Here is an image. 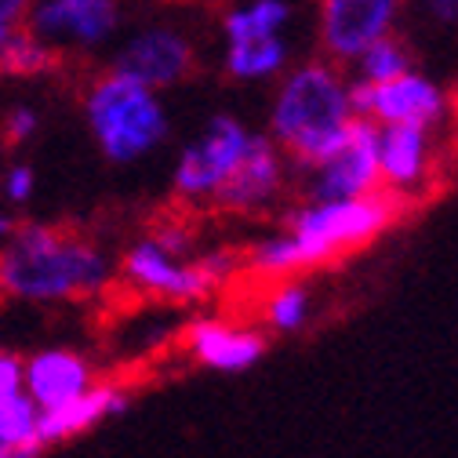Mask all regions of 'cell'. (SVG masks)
<instances>
[{
	"label": "cell",
	"mask_w": 458,
	"mask_h": 458,
	"mask_svg": "<svg viewBox=\"0 0 458 458\" xmlns=\"http://www.w3.org/2000/svg\"><path fill=\"white\" fill-rule=\"evenodd\" d=\"M113 262L84 233L22 222L0 248V299L15 302H88L109 292Z\"/></svg>",
	"instance_id": "obj_1"
},
{
	"label": "cell",
	"mask_w": 458,
	"mask_h": 458,
	"mask_svg": "<svg viewBox=\"0 0 458 458\" xmlns=\"http://www.w3.org/2000/svg\"><path fill=\"white\" fill-rule=\"evenodd\" d=\"M121 22L117 0H33L26 30L51 47H98Z\"/></svg>",
	"instance_id": "obj_11"
},
{
	"label": "cell",
	"mask_w": 458,
	"mask_h": 458,
	"mask_svg": "<svg viewBox=\"0 0 458 458\" xmlns=\"http://www.w3.org/2000/svg\"><path fill=\"white\" fill-rule=\"evenodd\" d=\"M353 66H357V77H353V81H360V84H382V81H393V77H400V73L415 70L411 47L400 40L396 33H386V37H378L375 44H368V47L357 55V59H353Z\"/></svg>",
	"instance_id": "obj_20"
},
{
	"label": "cell",
	"mask_w": 458,
	"mask_h": 458,
	"mask_svg": "<svg viewBox=\"0 0 458 458\" xmlns=\"http://www.w3.org/2000/svg\"><path fill=\"white\" fill-rule=\"evenodd\" d=\"M88 128L113 164H135L167 139V113L153 88L106 70L84 91Z\"/></svg>",
	"instance_id": "obj_4"
},
{
	"label": "cell",
	"mask_w": 458,
	"mask_h": 458,
	"mask_svg": "<svg viewBox=\"0 0 458 458\" xmlns=\"http://www.w3.org/2000/svg\"><path fill=\"white\" fill-rule=\"evenodd\" d=\"M288 22H292L288 0H244V4L229 8L222 15V33H225V44H237V40H259V37L284 33Z\"/></svg>",
	"instance_id": "obj_18"
},
{
	"label": "cell",
	"mask_w": 458,
	"mask_h": 458,
	"mask_svg": "<svg viewBox=\"0 0 458 458\" xmlns=\"http://www.w3.org/2000/svg\"><path fill=\"white\" fill-rule=\"evenodd\" d=\"M37 128H40V121H37V113H33L30 106H15V109H8V117L0 121V135H4L8 146H22V142H30V139L37 135Z\"/></svg>",
	"instance_id": "obj_24"
},
{
	"label": "cell",
	"mask_w": 458,
	"mask_h": 458,
	"mask_svg": "<svg viewBox=\"0 0 458 458\" xmlns=\"http://www.w3.org/2000/svg\"><path fill=\"white\" fill-rule=\"evenodd\" d=\"M400 15H404V0H320L317 37L324 59L338 66L353 63L368 44L396 30Z\"/></svg>",
	"instance_id": "obj_9"
},
{
	"label": "cell",
	"mask_w": 458,
	"mask_h": 458,
	"mask_svg": "<svg viewBox=\"0 0 458 458\" xmlns=\"http://www.w3.org/2000/svg\"><path fill=\"white\" fill-rule=\"evenodd\" d=\"M186 346L204 368L237 375L262 360L266 338L259 331H244V327L222 324V320H197L186 331Z\"/></svg>",
	"instance_id": "obj_16"
},
{
	"label": "cell",
	"mask_w": 458,
	"mask_h": 458,
	"mask_svg": "<svg viewBox=\"0 0 458 458\" xmlns=\"http://www.w3.org/2000/svg\"><path fill=\"white\" fill-rule=\"evenodd\" d=\"M22 393V357L12 350H0V400Z\"/></svg>",
	"instance_id": "obj_26"
},
{
	"label": "cell",
	"mask_w": 458,
	"mask_h": 458,
	"mask_svg": "<svg viewBox=\"0 0 458 458\" xmlns=\"http://www.w3.org/2000/svg\"><path fill=\"white\" fill-rule=\"evenodd\" d=\"M419 8L440 26H458V0H419Z\"/></svg>",
	"instance_id": "obj_27"
},
{
	"label": "cell",
	"mask_w": 458,
	"mask_h": 458,
	"mask_svg": "<svg viewBox=\"0 0 458 458\" xmlns=\"http://www.w3.org/2000/svg\"><path fill=\"white\" fill-rule=\"evenodd\" d=\"M284 190V157H280V146L269 139V135H255L244 160L233 167L211 204L215 208H225V211H259L266 204H273Z\"/></svg>",
	"instance_id": "obj_12"
},
{
	"label": "cell",
	"mask_w": 458,
	"mask_h": 458,
	"mask_svg": "<svg viewBox=\"0 0 458 458\" xmlns=\"http://www.w3.org/2000/svg\"><path fill=\"white\" fill-rule=\"evenodd\" d=\"M353 117L350 81L338 63L310 59L284 73L269 109V139L299 167H317L346 142Z\"/></svg>",
	"instance_id": "obj_3"
},
{
	"label": "cell",
	"mask_w": 458,
	"mask_h": 458,
	"mask_svg": "<svg viewBox=\"0 0 458 458\" xmlns=\"http://www.w3.org/2000/svg\"><path fill=\"white\" fill-rule=\"evenodd\" d=\"M33 0H0V26H22Z\"/></svg>",
	"instance_id": "obj_28"
},
{
	"label": "cell",
	"mask_w": 458,
	"mask_h": 458,
	"mask_svg": "<svg viewBox=\"0 0 458 458\" xmlns=\"http://www.w3.org/2000/svg\"><path fill=\"white\" fill-rule=\"evenodd\" d=\"M353 113L375 124H419L437 128L447 113V95L437 81H429L419 70H408L382 84H360L350 81Z\"/></svg>",
	"instance_id": "obj_7"
},
{
	"label": "cell",
	"mask_w": 458,
	"mask_h": 458,
	"mask_svg": "<svg viewBox=\"0 0 458 458\" xmlns=\"http://www.w3.org/2000/svg\"><path fill=\"white\" fill-rule=\"evenodd\" d=\"M313 317V302H310V292L302 284H280V288L269 295V306H266V320L273 331L280 335H295L310 324Z\"/></svg>",
	"instance_id": "obj_21"
},
{
	"label": "cell",
	"mask_w": 458,
	"mask_h": 458,
	"mask_svg": "<svg viewBox=\"0 0 458 458\" xmlns=\"http://www.w3.org/2000/svg\"><path fill=\"white\" fill-rule=\"evenodd\" d=\"M128 404H131V393L124 386H117V382H91L81 396L66 400V404H59V408L40 411L37 440L44 447L66 444V440L95 429L106 419H117L121 411H128Z\"/></svg>",
	"instance_id": "obj_13"
},
{
	"label": "cell",
	"mask_w": 458,
	"mask_h": 458,
	"mask_svg": "<svg viewBox=\"0 0 458 458\" xmlns=\"http://www.w3.org/2000/svg\"><path fill=\"white\" fill-rule=\"evenodd\" d=\"M310 171L306 200H350L382 190L378 175V124L368 117H353L350 135L327 160Z\"/></svg>",
	"instance_id": "obj_8"
},
{
	"label": "cell",
	"mask_w": 458,
	"mask_h": 458,
	"mask_svg": "<svg viewBox=\"0 0 458 458\" xmlns=\"http://www.w3.org/2000/svg\"><path fill=\"white\" fill-rule=\"evenodd\" d=\"M91 382H95L91 360L73 350H63V346L40 350L30 360H22V389L30 393V400L40 411L59 408L66 400L81 396Z\"/></svg>",
	"instance_id": "obj_15"
},
{
	"label": "cell",
	"mask_w": 458,
	"mask_h": 458,
	"mask_svg": "<svg viewBox=\"0 0 458 458\" xmlns=\"http://www.w3.org/2000/svg\"><path fill=\"white\" fill-rule=\"evenodd\" d=\"M400 204L404 197L389 190L350 200H306L288 215V233L266 237L251 248L248 266L262 276H288L331 262L386 233L400 215Z\"/></svg>",
	"instance_id": "obj_2"
},
{
	"label": "cell",
	"mask_w": 458,
	"mask_h": 458,
	"mask_svg": "<svg viewBox=\"0 0 458 458\" xmlns=\"http://www.w3.org/2000/svg\"><path fill=\"white\" fill-rule=\"evenodd\" d=\"M121 273L142 295H153L164 302H200L229 284V276L237 273V255L208 251L197 259H175L153 237H142L124 251Z\"/></svg>",
	"instance_id": "obj_5"
},
{
	"label": "cell",
	"mask_w": 458,
	"mask_h": 458,
	"mask_svg": "<svg viewBox=\"0 0 458 458\" xmlns=\"http://www.w3.org/2000/svg\"><path fill=\"white\" fill-rule=\"evenodd\" d=\"M149 237H153L167 255H175V259H190L193 248H197L193 229H190V225H179V222H164V225H157Z\"/></svg>",
	"instance_id": "obj_23"
},
{
	"label": "cell",
	"mask_w": 458,
	"mask_h": 458,
	"mask_svg": "<svg viewBox=\"0 0 458 458\" xmlns=\"http://www.w3.org/2000/svg\"><path fill=\"white\" fill-rule=\"evenodd\" d=\"M255 131L248 124H241L237 117H211L208 128L200 131L197 142H190L179 153L175 164V193L182 200H211L215 190L233 175V167L244 160L248 146H251Z\"/></svg>",
	"instance_id": "obj_6"
},
{
	"label": "cell",
	"mask_w": 458,
	"mask_h": 458,
	"mask_svg": "<svg viewBox=\"0 0 458 458\" xmlns=\"http://www.w3.org/2000/svg\"><path fill=\"white\" fill-rule=\"evenodd\" d=\"M197 66V47L193 40L175 26H149L135 33L113 59L109 70H117L153 91L182 84Z\"/></svg>",
	"instance_id": "obj_10"
},
{
	"label": "cell",
	"mask_w": 458,
	"mask_h": 458,
	"mask_svg": "<svg viewBox=\"0 0 458 458\" xmlns=\"http://www.w3.org/2000/svg\"><path fill=\"white\" fill-rule=\"evenodd\" d=\"M37 419H40V408L30 400L26 389L8 396V400H0V444H40L37 440Z\"/></svg>",
	"instance_id": "obj_22"
},
{
	"label": "cell",
	"mask_w": 458,
	"mask_h": 458,
	"mask_svg": "<svg viewBox=\"0 0 458 458\" xmlns=\"http://www.w3.org/2000/svg\"><path fill=\"white\" fill-rule=\"evenodd\" d=\"M33 190H37V175L30 164H12L8 175L0 179V193H4L8 204H26L33 197Z\"/></svg>",
	"instance_id": "obj_25"
},
{
	"label": "cell",
	"mask_w": 458,
	"mask_h": 458,
	"mask_svg": "<svg viewBox=\"0 0 458 458\" xmlns=\"http://www.w3.org/2000/svg\"><path fill=\"white\" fill-rule=\"evenodd\" d=\"M433 128L419 124H378V175L382 190L411 197L426 186L433 164Z\"/></svg>",
	"instance_id": "obj_14"
},
{
	"label": "cell",
	"mask_w": 458,
	"mask_h": 458,
	"mask_svg": "<svg viewBox=\"0 0 458 458\" xmlns=\"http://www.w3.org/2000/svg\"><path fill=\"white\" fill-rule=\"evenodd\" d=\"M288 59L292 44L284 40V33L225 44V73L233 81H273L288 70Z\"/></svg>",
	"instance_id": "obj_17"
},
{
	"label": "cell",
	"mask_w": 458,
	"mask_h": 458,
	"mask_svg": "<svg viewBox=\"0 0 458 458\" xmlns=\"http://www.w3.org/2000/svg\"><path fill=\"white\" fill-rule=\"evenodd\" d=\"M12 229H15V218H12V215H4V211H0V241H4V237L12 233Z\"/></svg>",
	"instance_id": "obj_29"
},
{
	"label": "cell",
	"mask_w": 458,
	"mask_h": 458,
	"mask_svg": "<svg viewBox=\"0 0 458 458\" xmlns=\"http://www.w3.org/2000/svg\"><path fill=\"white\" fill-rule=\"evenodd\" d=\"M59 63H63V51L33 37L26 22L0 47V77H40V73L59 70Z\"/></svg>",
	"instance_id": "obj_19"
}]
</instances>
